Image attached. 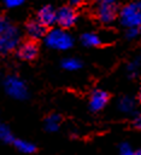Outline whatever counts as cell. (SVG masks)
<instances>
[{
  "instance_id": "3",
  "label": "cell",
  "mask_w": 141,
  "mask_h": 155,
  "mask_svg": "<svg viewBox=\"0 0 141 155\" xmlns=\"http://www.w3.org/2000/svg\"><path fill=\"white\" fill-rule=\"evenodd\" d=\"M19 45V31L16 27L8 24L0 33V54H8Z\"/></svg>"
},
{
  "instance_id": "17",
  "label": "cell",
  "mask_w": 141,
  "mask_h": 155,
  "mask_svg": "<svg viewBox=\"0 0 141 155\" xmlns=\"http://www.w3.org/2000/svg\"><path fill=\"white\" fill-rule=\"evenodd\" d=\"M25 0H2L4 5L7 7V8H16V7H19L24 4Z\"/></svg>"
},
{
  "instance_id": "16",
  "label": "cell",
  "mask_w": 141,
  "mask_h": 155,
  "mask_svg": "<svg viewBox=\"0 0 141 155\" xmlns=\"http://www.w3.org/2000/svg\"><path fill=\"white\" fill-rule=\"evenodd\" d=\"M118 107H119L121 111H123V113H130L134 109V102H133V99H130L128 97H124V98H122L119 101Z\"/></svg>"
},
{
  "instance_id": "11",
  "label": "cell",
  "mask_w": 141,
  "mask_h": 155,
  "mask_svg": "<svg viewBox=\"0 0 141 155\" xmlns=\"http://www.w3.org/2000/svg\"><path fill=\"white\" fill-rule=\"evenodd\" d=\"M12 143H13L14 148L23 154H33L36 150V147L25 139H13Z\"/></svg>"
},
{
  "instance_id": "1",
  "label": "cell",
  "mask_w": 141,
  "mask_h": 155,
  "mask_svg": "<svg viewBox=\"0 0 141 155\" xmlns=\"http://www.w3.org/2000/svg\"><path fill=\"white\" fill-rule=\"evenodd\" d=\"M45 42L48 47L53 50L65 51L72 47L74 39L67 31L59 28H54L45 34Z\"/></svg>"
},
{
  "instance_id": "2",
  "label": "cell",
  "mask_w": 141,
  "mask_h": 155,
  "mask_svg": "<svg viewBox=\"0 0 141 155\" xmlns=\"http://www.w3.org/2000/svg\"><path fill=\"white\" fill-rule=\"evenodd\" d=\"M121 23L127 27H140L141 25V0H135L122 7L119 12Z\"/></svg>"
},
{
  "instance_id": "7",
  "label": "cell",
  "mask_w": 141,
  "mask_h": 155,
  "mask_svg": "<svg viewBox=\"0 0 141 155\" xmlns=\"http://www.w3.org/2000/svg\"><path fill=\"white\" fill-rule=\"evenodd\" d=\"M37 21L45 27H51L57 23V11L52 6H43L37 12Z\"/></svg>"
},
{
  "instance_id": "4",
  "label": "cell",
  "mask_w": 141,
  "mask_h": 155,
  "mask_svg": "<svg viewBox=\"0 0 141 155\" xmlns=\"http://www.w3.org/2000/svg\"><path fill=\"white\" fill-rule=\"evenodd\" d=\"M4 88H5V92L13 99L22 101L28 97V87L25 82L16 75H10L5 79Z\"/></svg>"
},
{
  "instance_id": "8",
  "label": "cell",
  "mask_w": 141,
  "mask_h": 155,
  "mask_svg": "<svg viewBox=\"0 0 141 155\" xmlns=\"http://www.w3.org/2000/svg\"><path fill=\"white\" fill-rule=\"evenodd\" d=\"M108 102V94L105 91L101 90H96L92 93L90 99H89V107L93 111H99L102 108H105V105Z\"/></svg>"
},
{
  "instance_id": "5",
  "label": "cell",
  "mask_w": 141,
  "mask_h": 155,
  "mask_svg": "<svg viewBox=\"0 0 141 155\" xmlns=\"http://www.w3.org/2000/svg\"><path fill=\"white\" fill-rule=\"evenodd\" d=\"M76 22V12L69 6H64L57 11V23L61 28H70Z\"/></svg>"
},
{
  "instance_id": "24",
  "label": "cell",
  "mask_w": 141,
  "mask_h": 155,
  "mask_svg": "<svg viewBox=\"0 0 141 155\" xmlns=\"http://www.w3.org/2000/svg\"><path fill=\"white\" fill-rule=\"evenodd\" d=\"M137 154H139V155H141V149H139V150H137Z\"/></svg>"
},
{
  "instance_id": "13",
  "label": "cell",
  "mask_w": 141,
  "mask_h": 155,
  "mask_svg": "<svg viewBox=\"0 0 141 155\" xmlns=\"http://www.w3.org/2000/svg\"><path fill=\"white\" fill-rule=\"evenodd\" d=\"M60 126V116L59 115H49L45 121V127L48 132H55Z\"/></svg>"
},
{
  "instance_id": "20",
  "label": "cell",
  "mask_w": 141,
  "mask_h": 155,
  "mask_svg": "<svg viewBox=\"0 0 141 155\" xmlns=\"http://www.w3.org/2000/svg\"><path fill=\"white\" fill-rule=\"evenodd\" d=\"M7 25H8V22L6 21V18H5L4 16H1V15H0V33H1V31H2Z\"/></svg>"
},
{
  "instance_id": "15",
  "label": "cell",
  "mask_w": 141,
  "mask_h": 155,
  "mask_svg": "<svg viewBox=\"0 0 141 155\" xmlns=\"http://www.w3.org/2000/svg\"><path fill=\"white\" fill-rule=\"evenodd\" d=\"M13 134L8 126L5 124H0V140L4 143H12L13 142Z\"/></svg>"
},
{
  "instance_id": "25",
  "label": "cell",
  "mask_w": 141,
  "mask_h": 155,
  "mask_svg": "<svg viewBox=\"0 0 141 155\" xmlns=\"http://www.w3.org/2000/svg\"><path fill=\"white\" fill-rule=\"evenodd\" d=\"M140 101H141V88H140Z\"/></svg>"
},
{
  "instance_id": "18",
  "label": "cell",
  "mask_w": 141,
  "mask_h": 155,
  "mask_svg": "<svg viewBox=\"0 0 141 155\" xmlns=\"http://www.w3.org/2000/svg\"><path fill=\"white\" fill-rule=\"evenodd\" d=\"M119 153L122 155H131L134 154V149L129 143H122L119 145Z\"/></svg>"
},
{
  "instance_id": "22",
  "label": "cell",
  "mask_w": 141,
  "mask_h": 155,
  "mask_svg": "<svg viewBox=\"0 0 141 155\" xmlns=\"http://www.w3.org/2000/svg\"><path fill=\"white\" fill-rule=\"evenodd\" d=\"M78 4H81V0H71V5H78Z\"/></svg>"
},
{
  "instance_id": "10",
  "label": "cell",
  "mask_w": 141,
  "mask_h": 155,
  "mask_svg": "<svg viewBox=\"0 0 141 155\" xmlns=\"http://www.w3.org/2000/svg\"><path fill=\"white\" fill-rule=\"evenodd\" d=\"M37 54V47L33 41L24 42L18 48V56L24 61H31Z\"/></svg>"
},
{
  "instance_id": "21",
  "label": "cell",
  "mask_w": 141,
  "mask_h": 155,
  "mask_svg": "<svg viewBox=\"0 0 141 155\" xmlns=\"http://www.w3.org/2000/svg\"><path fill=\"white\" fill-rule=\"evenodd\" d=\"M133 124H134L135 128H137V130H141V114H140V115H137V116L134 119Z\"/></svg>"
},
{
  "instance_id": "19",
  "label": "cell",
  "mask_w": 141,
  "mask_h": 155,
  "mask_svg": "<svg viewBox=\"0 0 141 155\" xmlns=\"http://www.w3.org/2000/svg\"><path fill=\"white\" fill-rule=\"evenodd\" d=\"M139 35V30L136 27H130L127 29V33H125V36L128 39H135L136 36Z\"/></svg>"
},
{
  "instance_id": "14",
  "label": "cell",
  "mask_w": 141,
  "mask_h": 155,
  "mask_svg": "<svg viewBox=\"0 0 141 155\" xmlns=\"http://www.w3.org/2000/svg\"><path fill=\"white\" fill-rule=\"evenodd\" d=\"M81 65H82L81 61L77 59V58H74V57L65 58V59H63V62H61V67H63L64 69L69 70V71H75V70H77V69H80Z\"/></svg>"
},
{
  "instance_id": "9",
  "label": "cell",
  "mask_w": 141,
  "mask_h": 155,
  "mask_svg": "<svg viewBox=\"0 0 141 155\" xmlns=\"http://www.w3.org/2000/svg\"><path fill=\"white\" fill-rule=\"evenodd\" d=\"M25 30H27L28 36H29L30 39H34V40L41 39V38L45 36V34H46V27H45L42 23H40L37 19L29 22V23L27 24Z\"/></svg>"
},
{
  "instance_id": "26",
  "label": "cell",
  "mask_w": 141,
  "mask_h": 155,
  "mask_svg": "<svg viewBox=\"0 0 141 155\" xmlns=\"http://www.w3.org/2000/svg\"><path fill=\"white\" fill-rule=\"evenodd\" d=\"M140 27H141V25H140Z\"/></svg>"
},
{
  "instance_id": "6",
  "label": "cell",
  "mask_w": 141,
  "mask_h": 155,
  "mask_svg": "<svg viewBox=\"0 0 141 155\" xmlns=\"http://www.w3.org/2000/svg\"><path fill=\"white\" fill-rule=\"evenodd\" d=\"M98 18L102 23H111L116 18V7L113 2H100L96 10Z\"/></svg>"
},
{
  "instance_id": "23",
  "label": "cell",
  "mask_w": 141,
  "mask_h": 155,
  "mask_svg": "<svg viewBox=\"0 0 141 155\" xmlns=\"http://www.w3.org/2000/svg\"><path fill=\"white\" fill-rule=\"evenodd\" d=\"M99 1H101V2H113L114 0H99Z\"/></svg>"
},
{
  "instance_id": "12",
  "label": "cell",
  "mask_w": 141,
  "mask_h": 155,
  "mask_svg": "<svg viewBox=\"0 0 141 155\" xmlns=\"http://www.w3.org/2000/svg\"><path fill=\"white\" fill-rule=\"evenodd\" d=\"M81 41L84 46H88V47H94V46H98L101 44V39L98 34H94V33H86L82 35L81 38Z\"/></svg>"
}]
</instances>
